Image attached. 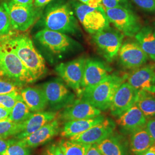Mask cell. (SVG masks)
I'll use <instances>...</instances> for the list:
<instances>
[{
    "label": "cell",
    "mask_w": 155,
    "mask_h": 155,
    "mask_svg": "<svg viewBox=\"0 0 155 155\" xmlns=\"http://www.w3.org/2000/svg\"><path fill=\"white\" fill-rule=\"evenodd\" d=\"M0 40L14 51L35 81L45 77L47 72L45 59L35 47L28 35L12 32Z\"/></svg>",
    "instance_id": "obj_1"
},
{
    "label": "cell",
    "mask_w": 155,
    "mask_h": 155,
    "mask_svg": "<svg viewBox=\"0 0 155 155\" xmlns=\"http://www.w3.org/2000/svg\"><path fill=\"white\" fill-rule=\"evenodd\" d=\"M125 80L126 75L109 74L97 85L81 90L78 97L101 111L106 110L109 109L117 89Z\"/></svg>",
    "instance_id": "obj_2"
},
{
    "label": "cell",
    "mask_w": 155,
    "mask_h": 155,
    "mask_svg": "<svg viewBox=\"0 0 155 155\" xmlns=\"http://www.w3.org/2000/svg\"><path fill=\"white\" fill-rule=\"evenodd\" d=\"M0 76L20 86L35 82L34 78L14 51L0 40Z\"/></svg>",
    "instance_id": "obj_3"
},
{
    "label": "cell",
    "mask_w": 155,
    "mask_h": 155,
    "mask_svg": "<svg viewBox=\"0 0 155 155\" xmlns=\"http://www.w3.org/2000/svg\"><path fill=\"white\" fill-rule=\"evenodd\" d=\"M43 25L46 29L65 34H77L79 31L77 20L67 4L50 6L45 13Z\"/></svg>",
    "instance_id": "obj_4"
},
{
    "label": "cell",
    "mask_w": 155,
    "mask_h": 155,
    "mask_svg": "<svg viewBox=\"0 0 155 155\" xmlns=\"http://www.w3.org/2000/svg\"><path fill=\"white\" fill-rule=\"evenodd\" d=\"M74 8L78 20L90 34L94 35L110 27L104 8H93L81 2L75 3Z\"/></svg>",
    "instance_id": "obj_5"
},
{
    "label": "cell",
    "mask_w": 155,
    "mask_h": 155,
    "mask_svg": "<svg viewBox=\"0 0 155 155\" xmlns=\"http://www.w3.org/2000/svg\"><path fill=\"white\" fill-rule=\"evenodd\" d=\"M104 10L109 22L124 36L134 37L142 28L140 19L132 9L116 7Z\"/></svg>",
    "instance_id": "obj_6"
},
{
    "label": "cell",
    "mask_w": 155,
    "mask_h": 155,
    "mask_svg": "<svg viewBox=\"0 0 155 155\" xmlns=\"http://www.w3.org/2000/svg\"><path fill=\"white\" fill-rule=\"evenodd\" d=\"M35 39L40 45L54 55H62L71 51L78 43L65 33L45 28L35 35Z\"/></svg>",
    "instance_id": "obj_7"
},
{
    "label": "cell",
    "mask_w": 155,
    "mask_h": 155,
    "mask_svg": "<svg viewBox=\"0 0 155 155\" xmlns=\"http://www.w3.org/2000/svg\"><path fill=\"white\" fill-rule=\"evenodd\" d=\"M2 6L8 13L13 29L25 32L31 28L40 16L38 8L34 5H24L8 1Z\"/></svg>",
    "instance_id": "obj_8"
},
{
    "label": "cell",
    "mask_w": 155,
    "mask_h": 155,
    "mask_svg": "<svg viewBox=\"0 0 155 155\" xmlns=\"http://www.w3.org/2000/svg\"><path fill=\"white\" fill-rule=\"evenodd\" d=\"M124 38L118 29L109 27L94 34L93 40L100 54L111 62L118 55Z\"/></svg>",
    "instance_id": "obj_9"
},
{
    "label": "cell",
    "mask_w": 155,
    "mask_h": 155,
    "mask_svg": "<svg viewBox=\"0 0 155 155\" xmlns=\"http://www.w3.org/2000/svg\"><path fill=\"white\" fill-rule=\"evenodd\" d=\"M48 105L54 111L61 110L75 100V95L60 79H53L42 86Z\"/></svg>",
    "instance_id": "obj_10"
},
{
    "label": "cell",
    "mask_w": 155,
    "mask_h": 155,
    "mask_svg": "<svg viewBox=\"0 0 155 155\" xmlns=\"http://www.w3.org/2000/svg\"><path fill=\"white\" fill-rule=\"evenodd\" d=\"M86 59L79 58L71 61L61 63L55 67V71L67 86L77 95L81 90V84L83 78L84 67Z\"/></svg>",
    "instance_id": "obj_11"
},
{
    "label": "cell",
    "mask_w": 155,
    "mask_h": 155,
    "mask_svg": "<svg viewBox=\"0 0 155 155\" xmlns=\"http://www.w3.org/2000/svg\"><path fill=\"white\" fill-rule=\"evenodd\" d=\"M118 54L122 66L129 70L144 66L148 59L139 43L133 40H127L122 44Z\"/></svg>",
    "instance_id": "obj_12"
},
{
    "label": "cell",
    "mask_w": 155,
    "mask_h": 155,
    "mask_svg": "<svg viewBox=\"0 0 155 155\" xmlns=\"http://www.w3.org/2000/svg\"><path fill=\"white\" fill-rule=\"evenodd\" d=\"M139 91L127 82H123L117 89L109 107L111 114L118 117L136 104Z\"/></svg>",
    "instance_id": "obj_13"
},
{
    "label": "cell",
    "mask_w": 155,
    "mask_h": 155,
    "mask_svg": "<svg viewBox=\"0 0 155 155\" xmlns=\"http://www.w3.org/2000/svg\"><path fill=\"white\" fill-rule=\"evenodd\" d=\"M116 127V122L111 118H105L103 121L90 127L84 132L69 139L85 144H97L114 133Z\"/></svg>",
    "instance_id": "obj_14"
},
{
    "label": "cell",
    "mask_w": 155,
    "mask_h": 155,
    "mask_svg": "<svg viewBox=\"0 0 155 155\" xmlns=\"http://www.w3.org/2000/svg\"><path fill=\"white\" fill-rule=\"evenodd\" d=\"M126 79L138 91L155 94V67L150 64L140 67L126 75Z\"/></svg>",
    "instance_id": "obj_15"
},
{
    "label": "cell",
    "mask_w": 155,
    "mask_h": 155,
    "mask_svg": "<svg viewBox=\"0 0 155 155\" xmlns=\"http://www.w3.org/2000/svg\"><path fill=\"white\" fill-rule=\"evenodd\" d=\"M111 70L110 67L103 61L93 59H86L81 84V90L100 83L110 74Z\"/></svg>",
    "instance_id": "obj_16"
},
{
    "label": "cell",
    "mask_w": 155,
    "mask_h": 155,
    "mask_svg": "<svg viewBox=\"0 0 155 155\" xmlns=\"http://www.w3.org/2000/svg\"><path fill=\"white\" fill-rule=\"evenodd\" d=\"M63 109L59 117L61 120L66 122L91 118L98 116L101 114V111L88 102L81 98L74 100L71 104Z\"/></svg>",
    "instance_id": "obj_17"
},
{
    "label": "cell",
    "mask_w": 155,
    "mask_h": 155,
    "mask_svg": "<svg viewBox=\"0 0 155 155\" xmlns=\"http://www.w3.org/2000/svg\"><path fill=\"white\" fill-rule=\"evenodd\" d=\"M61 131V122L56 118L26 137L18 140L31 148H35L48 143Z\"/></svg>",
    "instance_id": "obj_18"
},
{
    "label": "cell",
    "mask_w": 155,
    "mask_h": 155,
    "mask_svg": "<svg viewBox=\"0 0 155 155\" xmlns=\"http://www.w3.org/2000/svg\"><path fill=\"white\" fill-rule=\"evenodd\" d=\"M147 119L136 104L118 117L116 124L120 133L127 136L146 127Z\"/></svg>",
    "instance_id": "obj_19"
},
{
    "label": "cell",
    "mask_w": 155,
    "mask_h": 155,
    "mask_svg": "<svg viewBox=\"0 0 155 155\" xmlns=\"http://www.w3.org/2000/svg\"><path fill=\"white\" fill-rule=\"evenodd\" d=\"M95 144L103 155H132L129 141L121 133L114 132L108 137Z\"/></svg>",
    "instance_id": "obj_20"
},
{
    "label": "cell",
    "mask_w": 155,
    "mask_h": 155,
    "mask_svg": "<svg viewBox=\"0 0 155 155\" xmlns=\"http://www.w3.org/2000/svg\"><path fill=\"white\" fill-rule=\"evenodd\" d=\"M58 113L55 111H40L32 113L28 119L23 122L22 130L15 138L20 140L38 130L47 123L56 118Z\"/></svg>",
    "instance_id": "obj_21"
},
{
    "label": "cell",
    "mask_w": 155,
    "mask_h": 155,
    "mask_svg": "<svg viewBox=\"0 0 155 155\" xmlns=\"http://www.w3.org/2000/svg\"><path fill=\"white\" fill-rule=\"evenodd\" d=\"M105 118L104 116L100 114L91 118L67 121L61 129V135L63 137L70 139L72 136L84 132L90 127L103 121Z\"/></svg>",
    "instance_id": "obj_22"
},
{
    "label": "cell",
    "mask_w": 155,
    "mask_h": 155,
    "mask_svg": "<svg viewBox=\"0 0 155 155\" xmlns=\"http://www.w3.org/2000/svg\"><path fill=\"white\" fill-rule=\"evenodd\" d=\"M23 101L32 112L45 110L48 102L42 89L34 87H27L20 90Z\"/></svg>",
    "instance_id": "obj_23"
},
{
    "label": "cell",
    "mask_w": 155,
    "mask_h": 155,
    "mask_svg": "<svg viewBox=\"0 0 155 155\" xmlns=\"http://www.w3.org/2000/svg\"><path fill=\"white\" fill-rule=\"evenodd\" d=\"M129 147L132 155H143L155 141L146 127H142L130 134Z\"/></svg>",
    "instance_id": "obj_24"
},
{
    "label": "cell",
    "mask_w": 155,
    "mask_h": 155,
    "mask_svg": "<svg viewBox=\"0 0 155 155\" xmlns=\"http://www.w3.org/2000/svg\"><path fill=\"white\" fill-rule=\"evenodd\" d=\"M134 38L148 57L155 61V28L143 27Z\"/></svg>",
    "instance_id": "obj_25"
},
{
    "label": "cell",
    "mask_w": 155,
    "mask_h": 155,
    "mask_svg": "<svg viewBox=\"0 0 155 155\" xmlns=\"http://www.w3.org/2000/svg\"><path fill=\"white\" fill-rule=\"evenodd\" d=\"M136 105L143 112L146 118H155V94L146 91H139Z\"/></svg>",
    "instance_id": "obj_26"
},
{
    "label": "cell",
    "mask_w": 155,
    "mask_h": 155,
    "mask_svg": "<svg viewBox=\"0 0 155 155\" xmlns=\"http://www.w3.org/2000/svg\"><path fill=\"white\" fill-rule=\"evenodd\" d=\"M59 144L64 155H86L92 144L72 141L70 139H62Z\"/></svg>",
    "instance_id": "obj_27"
},
{
    "label": "cell",
    "mask_w": 155,
    "mask_h": 155,
    "mask_svg": "<svg viewBox=\"0 0 155 155\" xmlns=\"http://www.w3.org/2000/svg\"><path fill=\"white\" fill-rule=\"evenodd\" d=\"M32 114V112L21 98L12 109L8 119L16 123H23Z\"/></svg>",
    "instance_id": "obj_28"
},
{
    "label": "cell",
    "mask_w": 155,
    "mask_h": 155,
    "mask_svg": "<svg viewBox=\"0 0 155 155\" xmlns=\"http://www.w3.org/2000/svg\"><path fill=\"white\" fill-rule=\"evenodd\" d=\"M23 129V123H16L7 119L0 121V139L15 137Z\"/></svg>",
    "instance_id": "obj_29"
},
{
    "label": "cell",
    "mask_w": 155,
    "mask_h": 155,
    "mask_svg": "<svg viewBox=\"0 0 155 155\" xmlns=\"http://www.w3.org/2000/svg\"><path fill=\"white\" fill-rule=\"evenodd\" d=\"M12 29L9 15L4 6L0 5V39L12 32Z\"/></svg>",
    "instance_id": "obj_30"
},
{
    "label": "cell",
    "mask_w": 155,
    "mask_h": 155,
    "mask_svg": "<svg viewBox=\"0 0 155 155\" xmlns=\"http://www.w3.org/2000/svg\"><path fill=\"white\" fill-rule=\"evenodd\" d=\"M20 92L16 91L10 93L0 95V106L11 110L17 101L21 98Z\"/></svg>",
    "instance_id": "obj_31"
},
{
    "label": "cell",
    "mask_w": 155,
    "mask_h": 155,
    "mask_svg": "<svg viewBox=\"0 0 155 155\" xmlns=\"http://www.w3.org/2000/svg\"><path fill=\"white\" fill-rule=\"evenodd\" d=\"M31 148L20 143L18 140L1 155H31Z\"/></svg>",
    "instance_id": "obj_32"
},
{
    "label": "cell",
    "mask_w": 155,
    "mask_h": 155,
    "mask_svg": "<svg viewBox=\"0 0 155 155\" xmlns=\"http://www.w3.org/2000/svg\"><path fill=\"white\" fill-rule=\"evenodd\" d=\"M21 86L11 81L0 79V95L10 93L13 91H20Z\"/></svg>",
    "instance_id": "obj_33"
},
{
    "label": "cell",
    "mask_w": 155,
    "mask_h": 155,
    "mask_svg": "<svg viewBox=\"0 0 155 155\" xmlns=\"http://www.w3.org/2000/svg\"><path fill=\"white\" fill-rule=\"evenodd\" d=\"M102 4L104 9L116 7H122L130 9L133 8L129 0H102Z\"/></svg>",
    "instance_id": "obj_34"
},
{
    "label": "cell",
    "mask_w": 155,
    "mask_h": 155,
    "mask_svg": "<svg viewBox=\"0 0 155 155\" xmlns=\"http://www.w3.org/2000/svg\"><path fill=\"white\" fill-rule=\"evenodd\" d=\"M143 11L155 14V0H129Z\"/></svg>",
    "instance_id": "obj_35"
},
{
    "label": "cell",
    "mask_w": 155,
    "mask_h": 155,
    "mask_svg": "<svg viewBox=\"0 0 155 155\" xmlns=\"http://www.w3.org/2000/svg\"><path fill=\"white\" fill-rule=\"evenodd\" d=\"M43 155H64L59 143L49 145L45 150Z\"/></svg>",
    "instance_id": "obj_36"
},
{
    "label": "cell",
    "mask_w": 155,
    "mask_h": 155,
    "mask_svg": "<svg viewBox=\"0 0 155 155\" xmlns=\"http://www.w3.org/2000/svg\"><path fill=\"white\" fill-rule=\"evenodd\" d=\"M17 139H0V155L3 154L6 150L12 144L15 143Z\"/></svg>",
    "instance_id": "obj_37"
},
{
    "label": "cell",
    "mask_w": 155,
    "mask_h": 155,
    "mask_svg": "<svg viewBox=\"0 0 155 155\" xmlns=\"http://www.w3.org/2000/svg\"><path fill=\"white\" fill-rule=\"evenodd\" d=\"M145 127L155 141V118L148 119Z\"/></svg>",
    "instance_id": "obj_38"
},
{
    "label": "cell",
    "mask_w": 155,
    "mask_h": 155,
    "mask_svg": "<svg viewBox=\"0 0 155 155\" xmlns=\"http://www.w3.org/2000/svg\"><path fill=\"white\" fill-rule=\"evenodd\" d=\"M79 2H81L86 5L93 7V8H98L103 7L102 6V0H77Z\"/></svg>",
    "instance_id": "obj_39"
},
{
    "label": "cell",
    "mask_w": 155,
    "mask_h": 155,
    "mask_svg": "<svg viewBox=\"0 0 155 155\" xmlns=\"http://www.w3.org/2000/svg\"><path fill=\"white\" fill-rule=\"evenodd\" d=\"M11 111V110L0 106V121L7 119L9 117Z\"/></svg>",
    "instance_id": "obj_40"
},
{
    "label": "cell",
    "mask_w": 155,
    "mask_h": 155,
    "mask_svg": "<svg viewBox=\"0 0 155 155\" xmlns=\"http://www.w3.org/2000/svg\"><path fill=\"white\" fill-rule=\"evenodd\" d=\"M86 155H103L98 150L95 144H92Z\"/></svg>",
    "instance_id": "obj_41"
},
{
    "label": "cell",
    "mask_w": 155,
    "mask_h": 155,
    "mask_svg": "<svg viewBox=\"0 0 155 155\" xmlns=\"http://www.w3.org/2000/svg\"><path fill=\"white\" fill-rule=\"evenodd\" d=\"M54 0H34L33 5L36 8L43 7Z\"/></svg>",
    "instance_id": "obj_42"
},
{
    "label": "cell",
    "mask_w": 155,
    "mask_h": 155,
    "mask_svg": "<svg viewBox=\"0 0 155 155\" xmlns=\"http://www.w3.org/2000/svg\"><path fill=\"white\" fill-rule=\"evenodd\" d=\"M14 3L24 5H34V0H9Z\"/></svg>",
    "instance_id": "obj_43"
},
{
    "label": "cell",
    "mask_w": 155,
    "mask_h": 155,
    "mask_svg": "<svg viewBox=\"0 0 155 155\" xmlns=\"http://www.w3.org/2000/svg\"><path fill=\"white\" fill-rule=\"evenodd\" d=\"M143 155H155V144L147 150Z\"/></svg>",
    "instance_id": "obj_44"
},
{
    "label": "cell",
    "mask_w": 155,
    "mask_h": 155,
    "mask_svg": "<svg viewBox=\"0 0 155 155\" xmlns=\"http://www.w3.org/2000/svg\"></svg>",
    "instance_id": "obj_45"
}]
</instances>
